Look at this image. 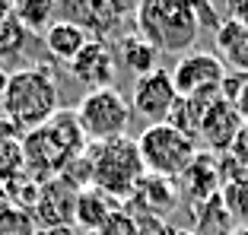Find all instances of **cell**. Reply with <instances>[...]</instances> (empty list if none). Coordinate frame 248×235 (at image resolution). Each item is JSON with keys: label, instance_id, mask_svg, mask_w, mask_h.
Wrapping results in <instances>:
<instances>
[{"label": "cell", "instance_id": "6da1fadb", "mask_svg": "<svg viewBox=\"0 0 248 235\" xmlns=\"http://www.w3.org/2000/svg\"><path fill=\"white\" fill-rule=\"evenodd\" d=\"M80 153H86V137L73 111H58L48 124L19 137L22 172L38 184L58 181L61 172Z\"/></svg>", "mask_w": 248, "mask_h": 235}, {"label": "cell", "instance_id": "7a4b0ae2", "mask_svg": "<svg viewBox=\"0 0 248 235\" xmlns=\"http://www.w3.org/2000/svg\"><path fill=\"white\" fill-rule=\"evenodd\" d=\"M58 111H61L58 86H54V76L48 67L35 64V67H22V70L10 73L0 115L7 118L16 131L22 133L35 131V127L48 124Z\"/></svg>", "mask_w": 248, "mask_h": 235}, {"label": "cell", "instance_id": "3957f363", "mask_svg": "<svg viewBox=\"0 0 248 235\" xmlns=\"http://www.w3.org/2000/svg\"><path fill=\"white\" fill-rule=\"evenodd\" d=\"M137 35L153 44L159 54H191L201 22H197L194 3L185 0H143L137 3Z\"/></svg>", "mask_w": 248, "mask_h": 235}, {"label": "cell", "instance_id": "277c9868", "mask_svg": "<svg viewBox=\"0 0 248 235\" xmlns=\"http://www.w3.org/2000/svg\"><path fill=\"white\" fill-rule=\"evenodd\" d=\"M89 159H93V188L108 194L111 200H131L146 175L137 140L127 137L111 143H93Z\"/></svg>", "mask_w": 248, "mask_h": 235}, {"label": "cell", "instance_id": "5b68a950", "mask_svg": "<svg viewBox=\"0 0 248 235\" xmlns=\"http://www.w3.org/2000/svg\"><path fill=\"white\" fill-rule=\"evenodd\" d=\"M137 149H140L146 175H159V178H169V181L182 178L201 153L197 140L172 124H150L137 137Z\"/></svg>", "mask_w": 248, "mask_h": 235}, {"label": "cell", "instance_id": "8992f818", "mask_svg": "<svg viewBox=\"0 0 248 235\" xmlns=\"http://www.w3.org/2000/svg\"><path fill=\"white\" fill-rule=\"evenodd\" d=\"M80 131L86 143H111L121 140L127 124H131V105L118 92L115 86L108 89H93L80 99V105L73 108Z\"/></svg>", "mask_w": 248, "mask_h": 235}, {"label": "cell", "instance_id": "52a82bcc", "mask_svg": "<svg viewBox=\"0 0 248 235\" xmlns=\"http://www.w3.org/2000/svg\"><path fill=\"white\" fill-rule=\"evenodd\" d=\"M178 102L175 83H172V73L169 70H153L146 76H137L131 89V105L140 118H146L150 124H166L172 108Z\"/></svg>", "mask_w": 248, "mask_h": 235}, {"label": "cell", "instance_id": "ba28073f", "mask_svg": "<svg viewBox=\"0 0 248 235\" xmlns=\"http://www.w3.org/2000/svg\"><path fill=\"white\" fill-rule=\"evenodd\" d=\"M169 73H172L178 99H188V96L204 92V89H217L219 83L226 80V64H223L219 54L191 51V54H185V58H178Z\"/></svg>", "mask_w": 248, "mask_h": 235}, {"label": "cell", "instance_id": "9c48e42d", "mask_svg": "<svg viewBox=\"0 0 248 235\" xmlns=\"http://www.w3.org/2000/svg\"><path fill=\"white\" fill-rule=\"evenodd\" d=\"M242 127H245V121H242L239 108H235L232 102H226V99H217V102L207 108L201 127H197V137L204 140V147L210 149L213 156H226L229 149H232V143H235Z\"/></svg>", "mask_w": 248, "mask_h": 235}, {"label": "cell", "instance_id": "30bf717a", "mask_svg": "<svg viewBox=\"0 0 248 235\" xmlns=\"http://www.w3.org/2000/svg\"><path fill=\"white\" fill-rule=\"evenodd\" d=\"M73 80H80L83 86L93 89H108L115 80V54L102 38H89L86 48L77 54V60L70 64Z\"/></svg>", "mask_w": 248, "mask_h": 235}, {"label": "cell", "instance_id": "8fae6325", "mask_svg": "<svg viewBox=\"0 0 248 235\" xmlns=\"http://www.w3.org/2000/svg\"><path fill=\"white\" fill-rule=\"evenodd\" d=\"M111 213H118V200H111L108 194L95 191V188L77 194L73 222H77V229H86V235H95V232H99V229L111 220Z\"/></svg>", "mask_w": 248, "mask_h": 235}, {"label": "cell", "instance_id": "7c38bea8", "mask_svg": "<svg viewBox=\"0 0 248 235\" xmlns=\"http://www.w3.org/2000/svg\"><path fill=\"white\" fill-rule=\"evenodd\" d=\"M42 38H45L48 54H51L54 60H61V64H67V67L77 60V54H80L89 42L86 32H83L77 22H67V19H54Z\"/></svg>", "mask_w": 248, "mask_h": 235}, {"label": "cell", "instance_id": "4fadbf2b", "mask_svg": "<svg viewBox=\"0 0 248 235\" xmlns=\"http://www.w3.org/2000/svg\"><path fill=\"white\" fill-rule=\"evenodd\" d=\"M182 188L188 197L194 200H210L217 197V184H219V165H217V156L213 153H197V159L188 165L182 178Z\"/></svg>", "mask_w": 248, "mask_h": 235}, {"label": "cell", "instance_id": "5bb4252c", "mask_svg": "<svg viewBox=\"0 0 248 235\" xmlns=\"http://www.w3.org/2000/svg\"><path fill=\"white\" fill-rule=\"evenodd\" d=\"M217 51L223 54V64H232L235 73H248V29L235 19H223L217 32Z\"/></svg>", "mask_w": 248, "mask_h": 235}, {"label": "cell", "instance_id": "9a60e30c", "mask_svg": "<svg viewBox=\"0 0 248 235\" xmlns=\"http://www.w3.org/2000/svg\"><path fill=\"white\" fill-rule=\"evenodd\" d=\"M118 54H121V64L127 67L134 76H146V73H153V70H159V51H156L153 44H146L140 35L121 38Z\"/></svg>", "mask_w": 248, "mask_h": 235}, {"label": "cell", "instance_id": "2e32d148", "mask_svg": "<svg viewBox=\"0 0 248 235\" xmlns=\"http://www.w3.org/2000/svg\"><path fill=\"white\" fill-rule=\"evenodd\" d=\"M134 197H137L140 204H146V210H153V213H169L178 200V191L169 178L143 175V181H140L137 191H134Z\"/></svg>", "mask_w": 248, "mask_h": 235}, {"label": "cell", "instance_id": "e0dca14e", "mask_svg": "<svg viewBox=\"0 0 248 235\" xmlns=\"http://www.w3.org/2000/svg\"><path fill=\"white\" fill-rule=\"evenodd\" d=\"M13 16L22 22L26 32L45 35L48 26L58 19V3L54 0H19V3H13Z\"/></svg>", "mask_w": 248, "mask_h": 235}, {"label": "cell", "instance_id": "ac0fdd59", "mask_svg": "<svg viewBox=\"0 0 248 235\" xmlns=\"http://www.w3.org/2000/svg\"><path fill=\"white\" fill-rule=\"evenodd\" d=\"M26 38L29 32L22 29V22L16 19L13 13L0 19V60H10V58H19L22 48H26Z\"/></svg>", "mask_w": 248, "mask_h": 235}, {"label": "cell", "instance_id": "d6986e66", "mask_svg": "<svg viewBox=\"0 0 248 235\" xmlns=\"http://www.w3.org/2000/svg\"><path fill=\"white\" fill-rule=\"evenodd\" d=\"M226 213L235 220H248V175H235L223 184V194H219Z\"/></svg>", "mask_w": 248, "mask_h": 235}, {"label": "cell", "instance_id": "ffe728a7", "mask_svg": "<svg viewBox=\"0 0 248 235\" xmlns=\"http://www.w3.org/2000/svg\"><path fill=\"white\" fill-rule=\"evenodd\" d=\"M35 216L29 210H19V206L7 204L0 210V235H38L42 229H35Z\"/></svg>", "mask_w": 248, "mask_h": 235}, {"label": "cell", "instance_id": "44dd1931", "mask_svg": "<svg viewBox=\"0 0 248 235\" xmlns=\"http://www.w3.org/2000/svg\"><path fill=\"white\" fill-rule=\"evenodd\" d=\"M131 232H134V222L127 220V213H121V210H118V213H111V220L105 222V226L99 229L95 235H131Z\"/></svg>", "mask_w": 248, "mask_h": 235}, {"label": "cell", "instance_id": "7402d4cb", "mask_svg": "<svg viewBox=\"0 0 248 235\" xmlns=\"http://www.w3.org/2000/svg\"><path fill=\"white\" fill-rule=\"evenodd\" d=\"M229 156H232V162L239 165V169H248V124L239 131V137H235L232 149H229Z\"/></svg>", "mask_w": 248, "mask_h": 235}, {"label": "cell", "instance_id": "603a6c76", "mask_svg": "<svg viewBox=\"0 0 248 235\" xmlns=\"http://www.w3.org/2000/svg\"><path fill=\"white\" fill-rule=\"evenodd\" d=\"M194 13H197V22H201L204 29H210V32H217L219 26H223V19L217 16V10L207 7V3H194Z\"/></svg>", "mask_w": 248, "mask_h": 235}, {"label": "cell", "instance_id": "cb8c5ba5", "mask_svg": "<svg viewBox=\"0 0 248 235\" xmlns=\"http://www.w3.org/2000/svg\"><path fill=\"white\" fill-rule=\"evenodd\" d=\"M235 108H239V115H242V121L248 124V73H242V89H239V96H235Z\"/></svg>", "mask_w": 248, "mask_h": 235}, {"label": "cell", "instance_id": "d4e9b609", "mask_svg": "<svg viewBox=\"0 0 248 235\" xmlns=\"http://www.w3.org/2000/svg\"><path fill=\"white\" fill-rule=\"evenodd\" d=\"M229 19L242 22L248 29V0H235V3H229Z\"/></svg>", "mask_w": 248, "mask_h": 235}, {"label": "cell", "instance_id": "484cf974", "mask_svg": "<svg viewBox=\"0 0 248 235\" xmlns=\"http://www.w3.org/2000/svg\"><path fill=\"white\" fill-rule=\"evenodd\" d=\"M48 235H83V232L77 226H61V229H51Z\"/></svg>", "mask_w": 248, "mask_h": 235}, {"label": "cell", "instance_id": "4316f807", "mask_svg": "<svg viewBox=\"0 0 248 235\" xmlns=\"http://www.w3.org/2000/svg\"><path fill=\"white\" fill-rule=\"evenodd\" d=\"M7 83H10V73L0 70V105H3V96H7Z\"/></svg>", "mask_w": 248, "mask_h": 235}, {"label": "cell", "instance_id": "83f0119b", "mask_svg": "<svg viewBox=\"0 0 248 235\" xmlns=\"http://www.w3.org/2000/svg\"><path fill=\"white\" fill-rule=\"evenodd\" d=\"M3 206H7V197H3V191H0V210H3Z\"/></svg>", "mask_w": 248, "mask_h": 235}, {"label": "cell", "instance_id": "f1b7e54d", "mask_svg": "<svg viewBox=\"0 0 248 235\" xmlns=\"http://www.w3.org/2000/svg\"><path fill=\"white\" fill-rule=\"evenodd\" d=\"M38 235H48V232H38Z\"/></svg>", "mask_w": 248, "mask_h": 235}]
</instances>
